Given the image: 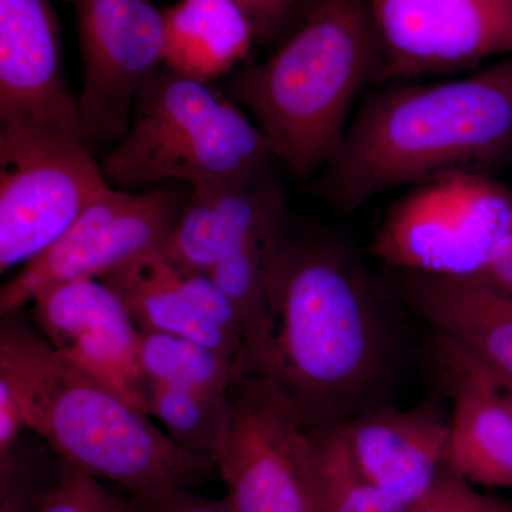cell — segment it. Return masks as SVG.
Masks as SVG:
<instances>
[{
    "instance_id": "6da1fadb",
    "label": "cell",
    "mask_w": 512,
    "mask_h": 512,
    "mask_svg": "<svg viewBox=\"0 0 512 512\" xmlns=\"http://www.w3.org/2000/svg\"><path fill=\"white\" fill-rule=\"evenodd\" d=\"M397 352L394 319L349 245L293 234L255 375L284 390L306 430L329 429L386 406Z\"/></svg>"
},
{
    "instance_id": "7a4b0ae2",
    "label": "cell",
    "mask_w": 512,
    "mask_h": 512,
    "mask_svg": "<svg viewBox=\"0 0 512 512\" xmlns=\"http://www.w3.org/2000/svg\"><path fill=\"white\" fill-rule=\"evenodd\" d=\"M511 151L507 57L453 82L370 93L312 191L335 210L352 212L383 192L494 163Z\"/></svg>"
},
{
    "instance_id": "3957f363",
    "label": "cell",
    "mask_w": 512,
    "mask_h": 512,
    "mask_svg": "<svg viewBox=\"0 0 512 512\" xmlns=\"http://www.w3.org/2000/svg\"><path fill=\"white\" fill-rule=\"evenodd\" d=\"M0 379L22 407L26 426L74 467L128 494L191 487L215 467L158 430L127 402L50 346L26 309L0 320Z\"/></svg>"
},
{
    "instance_id": "277c9868",
    "label": "cell",
    "mask_w": 512,
    "mask_h": 512,
    "mask_svg": "<svg viewBox=\"0 0 512 512\" xmlns=\"http://www.w3.org/2000/svg\"><path fill=\"white\" fill-rule=\"evenodd\" d=\"M382 67L369 0H325L271 59L242 66L228 96L254 116L289 174L308 181L338 156L350 110Z\"/></svg>"
},
{
    "instance_id": "5b68a950",
    "label": "cell",
    "mask_w": 512,
    "mask_h": 512,
    "mask_svg": "<svg viewBox=\"0 0 512 512\" xmlns=\"http://www.w3.org/2000/svg\"><path fill=\"white\" fill-rule=\"evenodd\" d=\"M274 158L261 128L231 97L163 64L141 84L126 137L100 167L110 187L128 191L259 173Z\"/></svg>"
},
{
    "instance_id": "8992f818",
    "label": "cell",
    "mask_w": 512,
    "mask_h": 512,
    "mask_svg": "<svg viewBox=\"0 0 512 512\" xmlns=\"http://www.w3.org/2000/svg\"><path fill=\"white\" fill-rule=\"evenodd\" d=\"M512 227V192L473 170L451 171L397 201L372 254L393 271L473 279L487 271Z\"/></svg>"
},
{
    "instance_id": "52a82bcc",
    "label": "cell",
    "mask_w": 512,
    "mask_h": 512,
    "mask_svg": "<svg viewBox=\"0 0 512 512\" xmlns=\"http://www.w3.org/2000/svg\"><path fill=\"white\" fill-rule=\"evenodd\" d=\"M214 463L235 512H318L311 434L295 404L269 377L232 376Z\"/></svg>"
},
{
    "instance_id": "ba28073f",
    "label": "cell",
    "mask_w": 512,
    "mask_h": 512,
    "mask_svg": "<svg viewBox=\"0 0 512 512\" xmlns=\"http://www.w3.org/2000/svg\"><path fill=\"white\" fill-rule=\"evenodd\" d=\"M79 150L92 148L64 74L55 8L50 0H0V160Z\"/></svg>"
},
{
    "instance_id": "9c48e42d",
    "label": "cell",
    "mask_w": 512,
    "mask_h": 512,
    "mask_svg": "<svg viewBox=\"0 0 512 512\" xmlns=\"http://www.w3.org/2000/svg\"><path fill=\"white\" fill-rule=\"evenodd\" d=\"M188 197L173 187L133 194L109 187L56 244L2 286L0 316L23 311L40 292L76 279H100L168 244Z\"/></svg>"
},
{
    "instance_id": "30bf717a",
    "label": "cell",
    "mask_w": 512,
    "mask_h": 512,
    "mask_svg": "<svg viewBox=\"0 0 512 512\" xmlns=\"http://www.w3.org/2000/svg\"><path fill=\"white\" fill-rule=\"evenodd\" d=\"M73 10L83 62L80 117L87 144L126 137L144 80L164 64V22L151 0H60Z\"/></svg>"
},
{
    "instance_id": "8fae6325",
    "label": "cell",
    "mask_w": 512,
    "mask_h": 512,
    "mask_svg": "<svg viewBox=\"0 0 512 512\" xmlns=\"http://www.w3.org/2000/svg\"><path fill=\"white\" fill-rule=\"evenodd\" d=\"M383 67L380 82L460 72L512 57V0H369Z\"/></svg>"
},
{
    "instance_id": "7c38bea8",
    "label": "cell",
    "mask_w": 512,
    "mask_h": 512,
    "mask_svg": "<svg viewBox=\"0 0 512 512\" xmlns=\"http://www.w3.org/2000/svg\"><path fill=\"white\" fill-rule=\"evenodd\" d=\"M110 185L92 150L0 160V271L28 265Z\"/></svg>"
},
{
    "instance_id": "4fadbf2b",
    "label": "cell",
    "mask_w": 512,
    "mask_h": 512,
    "mask_svg": "<svg viewBox=\"0 0 512 512\" xmlns=\"http://www.w3.org/2000/svg\"><path fill=\"white\" fill-rule=\"evenodd\" d=\"M26 312L56 352L147 414L141 332L109 286L90 278L64 282L40 292Z\"/></svg>"
},
{
    "instance_id": "5bb4252c",
    "label": "cell",
    "mask_w": 512,
    "mask_h": 512,
    "mask_svg": "<svg viewBox=\"0 0 512 512\" xmlns=\"http://www.w3.org/2000/svg\"><path fill=\"white\" fill-rule=\"evenodd\" d=\"M394 292L453 353L512 392V296L471 279L393 271Z\"/></svg>"
},
{
    "instance_id": "9a60e30c",
    "label": "cell",
    "mask_w": 512,
    "mask_h": 512,
    "mask_svg": "<svg viewBox=\"0 0 512 512\" xmlns=\"http://www.w3.org/2000/svg\"><path fill=\"white\" fill-rule=\"evenodd\" d=\"M340 427L363 477L407 508L430 490L446 466L451 417L437 400L409 410L386 404Z\"/></svg>"
},
{
    "instance_id": "2e32d148",
    "label": "cell",
    "mask_w": 512,
    "mask_h": 512,
    "mask_svg": "<svg viewBox=\"0 0 512 512\" xmlns=\"http://www.w3.org/2000/svg\"><path fill=\"white\" fill-rule=\"evenodd\" d=\"M285 214V191L268 170L192 185L165 254L184 274L210 275L242 239Z\"/></svg>"
},
{
    "instance_id": "e0dca14e",
    "label": "cell",
    "mask_w": 512,
    "mask_h": 512,
    "mask_svg": "<svg viewBox=\"0 0 512 512\" xmlns=\"http://www.w3.org/2000/svg\"><path fill=\"white\" fill-rule=\"evenodd\" d=\"M453 399L446 466L474 485L512 488V400L473 367L436 346Z\"/></svg>"
},
{
    "instance_id": "ac0fdd59",
    "label": "cell",
    "mask_w": 512,
    "mask_h": 512,
    "mask_svg": "<svg viewBox=\"0 0 512 512\" xmlns=\"http://www.w3.org/2000/svg\"><path fill=\"white\" fill-rule=\"evenodd\" d=\"M100 281L116 293L141 333H168L194 340L224 357L238 372L244 348L198 311L183 272L165 249L131 259Z\"/></svg>"
},
{
    "instance_id": "d6986e66",
    "label": "cell",
    "mask_w": 512,
    "mask_h": 512,
    "mask_svg": "<svg viewBox=\"0 0 512 512\" xmlns=\"http://www.w3.org/2000/svg\"><path fill=\"white\" fill-rule=\"evenodd\" d=\"M161 13L165 66L201 82L231 72L255 42L247 16L229 0H178Z\"/></svg>"
},
{
    "instance_id": "ffe728a7",
    "label": "cell",
    "mask_w": 512,
    "mask_h": 512,
    "mask_svg": "<svg viewBox=\"0 0 512 512\" xmlns=\"http://www.w3.org/2000/svg\"><path fill=\"white\" fill-rule=\"evenodd\" d=\"M147 414L188 453L214 461L228 416V392L208 393L147 382Z\"/></svg>"
},
{
    "instance_id": "44dd1931",
    "label": "cell",
    "mask_w": 512,
    "mask_h": 512,
    "mask_svg": "<svg viewBox=\"0 0 512 512\" xmlns=\"http://www.w3.org/2000/svg\"><path fill=\"white\" fill-rule=\"evenodd\" d=\"M318 467V512H407L360 473L342 427L308 430Z\"/></svg>"
},
{
    "instance_id": "7402d4cb",
    "label": "cell",
    "mask_w": 512,
    "mask_h": 512,
    "mask_svg": "<svg viewBox=\"0 0 512 512\" xmlns=\"http://www.w3.org/2000/svg\"><path fill=\"white\" fill-rule=\"evenodd\" d=\"M141 369L147 382L200 392H228L235 369L214 350L168 333H141Z\"/></svg>"
},
{
    "instance_id": "603a6c76",
    "label": "cell",
    "mask_w": 512,
    "mask_h": 512,
    "mask_svg": "<svg viewBox=\"0 0 512 512\" xmlns=\"http://www.w3.org/2000/svg\"><path fill=\"white\" fill-rule=\"evenodd\" d=\"M50 457L23 447L22 441L0 456V512H37L55 483L59 466L49 471Z\"/></svg>"
},
{
    "instance_id": "cb8c5ba5",
    "label": "cell",
    "mask_w": 512,
    "mask_h": 512,
    "mask_svg": "<svg viewBox=\"0 0 512 512\" xmlns=\"http://www.w3.org/2000/svg\"><path fill=\"white\" fill-rule=\"evenodd\" d=\"M37 512H138L136 505L111 493L99 478L60 458L59 473Z\"/></svg>"
},
{
    "instance_id": "d4e9b609",
    "label": "cell",
    "mask_w": 512,
    "mask_h": 512,
    "mask_svg": "<svg viewBox=\"0 0 512 512\" xmlns=\"http://www.w3.org/2000/svg\"><path fill=\"white\" fill-rule=\"evenodd\" d=\"M249 20L259 45L281 47L315 15L325 0H229Z\"/></svg>"
},
{
    "instance_id": "484cf974",
    "label": "cell",
    "mask_w": 512,
    "mask_h": 512,
    "mask_svg": "<svg viewBox=\"0 0 512 512\" xmlns=\"http://www.w3.org/2000/svg\"><path fill=\"white\" fill-rule=\"evenodd\" d=\"M407 512H512V501L478 493L474 484L444 466L430 490Z\"/></svg>"
},
{
    "instance_id": "4316f807",
    "label": "cell",
    "mask_w": 512,
    "mask_h": 512,
    "mask_svg": "<svg viewBox=\"0 0 512 512\" xmlns=\"http://www.w3.org/2000/svg\"><path fill=\"white\" fill-rule=\"evenodd\" d=\"M138 512H235L227 498L210 500L184 485H168L131 495Z\"/></svg>"
},
{
    "instance_id": "83f0119b",
    "label": "cell",
    "mask_w": 512,
    "mask_h": 512,
    "mask_svg": "<svg viewBox=\"0 0 512 512\" xmlns=\"http://www.w3.org/2000/svg\"><path fill=\"white\" fill-rule=\"evenodd\" d=\"M25 429L28 426L22 407L9 384L0 379V456H6L18 446Z\"/></svg>"
},
{
    "instance_id": "f1b7e54d",
    "label": "cell",
    "mask_w": 512,
    "mask_h": 512,
    "mask_svg": "<svg viewBox=\"0 0 512 512\" xmlns=\"http://www.w3.org/2000/svg\"><path fill=\"white\" fill-rule=\"evenodd\" d=\"M471 281L480 282L495 291L512 296V227L507 237L501 242L487 271Z\"/></svg>"
},
{
    "instance_id": "f546056e",
    "label": "cell",
    "mask_w": 512,
    "mask_h": 512,
    "mask_svg": "<svg viewBox=\"0 0 512 512\" xmlns=\"http://www.w3.org/2000/svg\"><path fill=\"white\" fill-rule=\"evenodd\" d=\"M504 393L507 394V396L510 397V399L512 400V392H504Z\"/></svg>"
}]
</instances>
